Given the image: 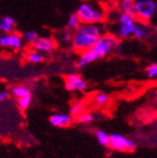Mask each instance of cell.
I'll return each instance as SVG.
<instances>
[{
	"instance_id": "8",
	"label": "cell",
	"mask_w": 157,
	"mask_h": 158,
	"mask_svg": "<svg viewBox=\"0 0 157 158\" xmlns=\"http://www.w3.org/2000/svg\"><path fill=\"white\" fill-rule=\"evenodd\" d=\"M65 87L68 91H85L87 89V82L78 74H70L65 79Z\"/></svg>"
},
{
	"instance_id": "5",
	"label": "cell",
	"mask_w": 157,
	"mask_h": 158,
	"mask_svg": "<svg viewBox=\"0 0 157 158\" xmlns=\"http://www.w3.org/2000/svg\"><path fill=\"white\" fill-rule=\"evenodd\" d=\"M157 15L156 0H136V18L138 21L147 23Z\"/></svg>"
},
{
	"instance_id": "6",
	"label": "cell",
	"mask_w": 157,
	"mask_h": 158,
	"mask_svg": "<svg viewBox=\"0 0 157 158\" xmlns=\"http://www.w3.org/2000/svg\"><path fill=\"white\" fill-rule=\"evenodd\" d=\"M112 149L118 152H134L136 148V143L133 139L125 137L121 134L113 133L110 135V146Z\"/></svg>"
},
{
	"instance_id": "14",
	"label": "cell",
	"mask_w": 157,
	"mask_h": 158,
	"mask_svg": "<svg viewBox=\"0 0 157 158\" xmlns=\"http://www.w3.org/2000/svg\"><path fill=\"white\" fill-rule=\"evenodd\" d=\"M27 60L29 63H32V64H41V63L44 62V53H41L36 49H32L30 51L29 53H27Z\"/></svg>"
},
{
	"instance_id": "16",
	"label": "cell",
	"mask_w": 157,
	"mask_h": 158,
	"mask_svg": "<svg viewBox=\"0 0 157 158\" xmlns=\"http://www.w3.org/2000/svg\"><path fill=\"white\" fill-rule=\"evenodd\" d=\"M81 24H83V22H81L80 18H79V15H77V12L71 13V15L68 17V19H67V27L70 29L71 31L77 30Z\"/></svg>"
},
{
	"instance_id": "25",
	"label": "cell",
	"mask_w": 157,
	"mask_h": 158,
	"mask_svg": "<svg viewBox=\"0 0 157 158\" xmlns=\"http://www.w3.org/2000/svg\"><path fill=\"white\" fill-rule=\"evenodd\" d=\"M9 98H10V92L9 91H7V90H2V91L0 92V101L1 102L7 101Z\"/></svg>"
},
{
	"instance_id": "9",
	"label": "cell",
	"mask_w": 157,
	"mask_h": 158,
	"mask_svg": "<svg viewBox=\"0 0 157 158\" xmlns=\"http://www.w3.org/2000/svg\"><path fill=\"white\" fill-rule=\"evenodd\" d=\"M33 49H36L41 53H52L56 47V43L52 37L39 36L37 40L32 44Z\"/></svg>"
},
{
	"instance_id": "7",
	"label": "cell",
	"mask_w": 157,
	"mask_h": 158,
	"mask_svg": "<svg viewBox=\"0 0 157 158\" xmlns=\"http://www.w3.org/2000/svg\"><path fill=\"white\" fill-rule=\"evenodd\" d=\"M23 42H24V40H23L22 35L15 32L1 34L0 36V46L2 48L19 51L23 47Z\"/></svg>"
},
{
	"instance_id": "20",
	"label": "cell",
	"mask_w": 157,
	"mask_h": 158,
	"mask_svg": "<svg viewBox=\"0 0 157 158\" xmlns=\"http://www.w3.org/2000/svg\"><path fill=\"white\" fill-rule=\"evenodd\" d=\"M145 75L148 79L155 80L157 79V63H152L145 68Z\"/></svg>"
},
{
	"instance_id": "22",
	"label": "cell",
	"mask_w": 157,
	"mask_h": 158,
	"mask_svg": "<svg viewBox=\"0 0 157 158\" xmlns=\"http://www.w3.org/2000/svg\"><path fill=\"white\" fill-rule=\"evenodd\" d=\"M95 102H96L98 106H106L107 103L109 102L110 98L107 94H103V92H100V94H97L93 98Z\"/></svg>"
},
{
	"instance_id": "12",
	"label": "cell",
	"mask_w": 157,
	"mask_h": 158,
	"mask_svg": "<svg viewBox=\"0 0 157 158\" xmlns=\"http://www.w3.org/2000/svg\"><path fill=\"white\" fill-rule=\"evenodd\" d=\"M15 20L11 15H3L0 19V32L1 34L15 32Z\"/></svg>"
},
{
	"instance_id": "21",
	"label": "cell",
	"mask_w": 157,
	"mask_h": 158,
	"mask_svg": "<svg viewBox=\"0 0 157 158\" xmlns=\"http://www.w3.org/2000/svg\"><path fill=\"white\" fill-rule=\"evenodd\" d=\"M22 37L24 40V42H27L28 44H33L37 40L39 37V34H37L35 31H32V30H30V31H27L22 34Z\"/></svg>"
},
{
	"instance_id": "17",
	"label": "cell",
	"mask_w": 157,
	"mask_h": 158,
	"mask_svg": "<svg viewBox=\"0 0 157 158\" xmlns=\"http://www.w3.org/2000/svg\"><path fill=\"white\" fill-rule=\"evenodd\" d=\"M73 34H74V32L67 27V29H64L63 31H61L57 39H58L59 43H62V44H68V43H71Z\"/></svg>"
},
{
	"instance_id": "11",
	"label": "cell",
	"mask_w": 157,
	"mask_h": 158,
	"mask_svg": "<svg viewBox=\"0 0 157 158\" xmlns=\"http://www.w3.org/2000/svg\"><path fill=\"white\" fill-rule=\"evenodd\" d=\"M119 11L136 17V0H116Z\"/></svg>"
},
{
	"instance_id": "26",
	"label": "cell",
	"mask_w": 157,
	"mask_h": 158,
	"mask_svg": "<svg viewBox=\"0 0 157 158\" xmlns=\"http://www.w3.org/2000/svg\"><path fill=\"white\" fill-rule=\"evenodd\" d=\"M98 1H100V2H102V3H109V2H111L112 0H98Z\"/></svg>"
},
{
	"instance_id": "1",
	"label": "cell",
	"mask_w": 157,
	"mask_h": 158,
	"mask_svg": "<svg viewBox=\"0 0 157 158\" xmlns=\"http://www.w3.org/2000/svg\"><path fill=\"white\" fill-rule=\"evenodd\" d=\"M118 43V37L114 34L104 33L91 48L87 49L86 52L81 53L78 60H77V67L79 69H83L88 65L107 57L109 54L116 51Z\"/></svg>"
},
{
	"instance_id": "24",
	"label": "cell",
	"mask_w": 157,
	"mask_h": 158,
	"mask_svg": "<svg viewBox=\"0 0 157 158\" xmlns=\"http://www.w3.org/2000/svg\"><path fill=\"white\" fill-rule=\"evenodd\" d=\"M31 102H32V98H31V96H27V97H23V98L18 99V103H19L20 109L23 110V111L29 108L30 104H31Z\"/></svg>"
},
{
	"instance_id": "3",
	"label": "cell",
	"mask_w": 157,
	"mask_h": 158,
	"mask_svg": "<svg viewBox=\"0 0 157 158\" xmlns=\"http://www.w3.org/2000/svg\"><path fill=\"white\" fill-rule=\"evenodd\" d=\"M76 12L85 24H98L107 19L106 7L98 0L83 1L78 6Z\"/></svg>"
},
{
	"instance_id": "23",
	"label": "cell",
	"mask_w": 157,
	"mask_h": 158,
	"mask_svg": "<svg viewBox=\"0 0 157 158\" xmlns=\"http://www.w3.org/2000/svg\"><path fill=\"white\" fill-rule=\"evenodd\" d=\"M76 121L78 123H90L93 121V115L88 112H83L76 116Z\"/></svg>"
},
{
	"instance_id": "13",
	"label": "cell",
	"mask_w": 157,
	"mask_h": 158,
	"mask_svg": "<svg viewBox=\"0 0 157 158\" xmlns=\"http://www.w3.org/2000/svg\"><path fill=\"white\" fill-rule=\"evenodd\" d=\"M150 33L151 31L147 23L142 22V21H138V24H136V27H135L133 36L136 40H140V41H145V40H147V37L150 36Z\"/></svg>"
},
{
	"instance_id": "10",
	"label": "cell",
	"mask_w": 157,
	"mask_h": 158,
	"mask_svg": "<svg viewBox=\"0 0 157 158\" xmlns=\"http://www.w3.org/2000/svg\"><path fill=\"white\" fill-rule=\"evenodd\" d=\"M73 122V116L68 113H55L49 118V123L54 127H67Z\"/></svg>"
},
{
	"instance_id": "4",
	"label": "cell",
	"mask_w": 157,
	"mask_h": 158,
	"mask_svg": "<svg viewBox=\"0 0 157 158\" xmlns=\"http://www.w3.org/2000/svg\"><path fill=\"white\" fill-rule=\"evenodd\" d=\"M138 18L128 13L116 11L113 17V34L118 39L124 40L133 36L138 24Z\"/></svg>"
},
{
	"instance_id": "18",
	"label": "cell",
	"mask_w": 157,
	"mask_h": 158,
	"mask_svg": "<svg viewBox=\"0 0 157 158\" xmlns=\"http://www.w3.org/2000/svg\"><path fill=\"white\" fill-rule=\"evenodd\" d=\"M95 134H96L97 141L101 146H106V147L110 146V135H108L103 130H97Z\"/></svg>"
},
{
	"instance_id": "2",
	"label": "cell",
	"mask_w": 157,
	"mask_h": 158,
	"mask_svg": "<svg viewBox=\"0 0 157 158\" xmlns=\"http://www.w3.org/2000/svg\"><path fill=\"white\" fill-rule=\"evenodd\" d=\"M104 29L98 24H83L74 31L73 40H71V46L78 53L86 52L87 49L91 48L93 45L99 41L101 36L104 34Z\"/></svg>"
},
{
	"instance_id": "19",
	"label": "cell",
	"mask_w": 157,
	"mask_h": 158,
	"mask_svg": "<svg viewBox=\"0 0 157 158\" xmlns=\"http://www.w3.org/2000/svg\"><path fill=\"white\" fill-rule=\"evenodd\" d=\"M83 109H85V104H83L81 101H77L70 106L69 114H70L71 116H75V118H76L77 115H79L80 113H83Z\"/></svg>"
},
{
	"instance_id": "15",
	"label": "cell",
	"mask_w": 157,
	"mask_h": 158,
	"mask_svg": "<svg viewBox=\"0 0 157 158\" xmlns=\"http://www.w3.org/2000/svg\"><path fill=\"white\" fill-rule=\"evenodd\" d=\"M11 94L15 98L20 99L23 98V97L31 96V92H30L29 88L27 86H23V85H17V86H13L11 88Z\"/></svg>"
}]
</instances>
